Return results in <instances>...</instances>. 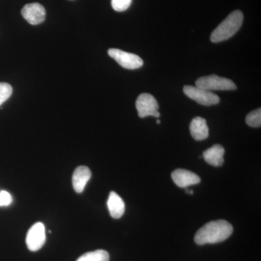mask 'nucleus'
Wrapping results in <instances>:
<instances>
[{"label": "nucleus", "mask_w": 261, "mask_h": 261, "mask_svg": "<svg viewBox=\"0 0 261 261\" xmlns=\"http://www.w3.org/2000/svg\"><path fill=\"white\" fill-rule=\"evenodd\" d=\"M233 233L232 225L225 220L213 221L204 225L197 231L195 242L197 245L221 243L227 240Z\"/></svg>", "instance_id": "nucleus-1"}, {"label": "nucleus", "mask_w": 261, "mask_h": 261, "mask_svg": "<svg viewBox=\"0 0 261 261\" xmlns=\"http://www.w3.org/2000/svg\"><path fill=\"white\" fill-rule=\"evenodd\" d=\"M243 20V12L240 10L233 11L212 32L211 36V42L219 43L232 37L241 28Z\"/></svg>", "instance_id": "nucleus-2"}, {"label": "nucleus", "mask_w": 261, "mask_h": 261, "mask_svg": "<svg viewBox=\"0 0 261 261\" xmlns=\"http://www.w3.org/2000/svg\"><path fill=\"white\" fill-rule=\"evenodd\" d=\"M195 84L196 87L211 92L214 90L229 91L237 89L236 84L232 81L215 74L201 77L196 81Z\"/></svg>", "instance_id": "nucleus-3"}, {"label": "nucleus", "mask_w": 261, "mask_h": 261, "mask_svg": "<svg viewBox=\"0 0 261 261\" xmlns=\"http://www.w3.org/2000/svg\"><path fill=\"white\" fill-rule=\"evenodd\" d=\"M136 108L140 118L161 116L159 111V105L155 98L148 93L141 94L136 101Z\"/></svg>", "instance_id": "nucleus-4"}, {"label": "nucleus", "mask_w": 261, "mask_h": 261, "mask_svg": "<svg viewBox=\"0 0 261 261\" xmlns=\"http://www.w3.org/2000/svg\"><path fill=\"white\" fill-rule=\"evenodd\" d=\"M183 90L187 97L202 106H214L219 104L220 102L219 96L213 93L211 91L199 88L196 86H185Z\"/></svg>", "instance_id": "nucleus-5"}, {"label": "nucleus", "mask_w": 261, "mask_h": 261, "mask_svg": "<svg viewBox=\"0 0 261 261\" xmlns=\"http://www.w3.org/2000/svg\"><path fill=\"white\" fill-rule=\"evenodd\" d=\"M108 55L126 69H137L144 64V62L140 57L121 49H110L108 50Z\"/></svg>", "instance_id": "nucleus-6"}, {"label": "nucleus", "mask_w": 261, "mask_h": 261, "mask_svg": "<svg viewBox=\"0 0 261 261\" xmlns=\"http://www.w3.org/2000/svg\"><path fill=\"white\" fill-rule=\"evenodd\" d=\"M46 241L45 227L41 222L33 225L27 233V247L31 251L35 252L40 250Z\"/></svg>", "instance_id": "nucleus-7"}, {"label": "nucleus", "mask_w": 261, "mask_h": 261, "mask_svg": "<svg viewBox=\"0 0 261 261\" xmlns=\"http://www.w3.org/2000/svg\"><path fill=\"white\" fill-rule=\"evenodd\" d=\"M22 16L32 25L43 23L46 18L45 8L39 3L25 5L21 10Z\"/></svg>", "instance_id": "nucleus-8"}, {"label": "nucleus", "mask_w": 261, "mask_h": 261, "mask_svg": "<svg viewBox=\"0 0 261 261\" xmlns=\"http://www.w3.org/2000/svg\"><path fill=\"white\" fill-rule=\"evenodd\" d=\"M173 181L181 188H187L191 185H197L201 181L196 173L185 169H176L171 173Z\"/></svg>", "instance_id": "nucleus-9"}, {"label": "nucleus", "mask_w": 261, "mask_h": 261, "mask_svg": "<svg viewBox=\"0 0 261 261\" xmlns=\"http://www.w3.org/2000/svg\"><path fill=\"white\" fill-rule=\"evenodd\" d=\"M92 173L87 166H80L75 168L72 178V182L73 189L77 193H82L84 192V188L90 179Z\"/></svg>", "instance_id": "nucleus-10"}, {"label": "nucleus", "mask_w": 261, "mask_h": 261, "mask_svg": "<svg viewBox=\"0 0 261 261\" xmlns=\"http://www.w3.org/2000/svg\"><path fill=\"white\" fill-rule=\"evenodd\" d=\"M192 137L197 141L206 140L209 136L208 126L206 120L201 117L193 118L190 126Z\"/></svg>", "instance_id": "nucleus-11"}, {"label": "nucleus", "mask_w": 261, "mask_h": 261, "mask_svg": "<svg viewBox=\"0 0 261 261\" xmlns=\"http://www.w3.org/2000/svg\"><path fill=\"white\" fill-rule=\"evenodd\" d=\"M224 153L225 149L222 146L215 145L210 148L206 149L203 152V158L206 163L215 167H219L222 166L224 162Z\"/></svg>", "instance_id": "nucleus-12"}, {"label": "nucleus", "mask_w": 261, "mask_h": 261, "mask_svg": "<svg viewBox=\"0 0 261 261\" xmlns=\"http://www.w3.org/2000/svg\"><path fill=\"white\" fill-rule=\"evenodd\" d=\"M108 211L113 219H118L125 212V203L121 197L115 192L110 193L107 202Z\"/></svg>", "instance_id": "nucleus-13"}, {"label": "nucleus", "mask_w": 261, "mask_h": 261, "mask_svg": "<svg viewBox=\"0 0 261 261\" xmlns=\"http://www.w3.org/2000/svg\"><path fill=\"white\" fill-rule=\"evenodd\" d=\"M110 255L104 250H97L89 252L79 257L76 261H109Z\"/></svg>", "instance_id": "nucleus-14"}, {"label": "nucleus", "mask_w": 261, "mask_h": 261, "mask_svg": "<svg viewBox=\"0 0 261 261\" xmlns=\"http://www.w3.org/2000/svg\"><path fill=\"white\" fill-rule=\"evenodd\" d=\"M246 123L248 126L257 128L261 126V109L255 110L247 115L246 117Z\"/></svg>", "instance_id": "nucleus-15"}, {"label": "nucleus", "mask_w": 261, "mask_h": 261, "mask_svg": "<svg viewBox=\"0 0 261 261\" xmlns=\"http://www.w3.org/2000/svg\"><path fill=\"white\" fill-rule=\"evenodd\" d=\"M13 94V88L9 84L0 83V106L6 102Z\"/></svg>", "instance_id": "nucleus-16"}, {"label": "nucleus", "mask_w": 261, "mask_h": 261, "mask_svg": "<svg viewBox=\"0 0 261 261\" xmlns=\"http://www.w3.org/2000/svg\"><path fill=\"white\" fill-rule=\"evenodd\" d=\"M132 0H111L113 10L117 12L125 11L129 8Z\"/></svg>", "instance_id": "nucleus-17"}, {"label": "nucleus", "mask_w": 261, "mask_h": 261, "mask_svg": "<svg viewBox=\"0 0 261 261\" xmlns=\"http://www.w3.org/2000/svg\"><path fill=\"white\" fill-rule=\"evenodd\" d=\"M13 202V198L10 195L9 192L7 191L0 192V206L5 207V206L10 205Z\"/></svg>", "instance_id": "nucleus-18"}, {"label": "nucleus", "mask_w": 261, "mask_h": 261, "mask_svg": "<svg viewBox=\"0 0 261 261\" xmlns=\"http://www.w3.org/2000/svg\"><path fill=\"white\" fill-rule=\"evenodd\" d=\"M157 123L158 124H160V123H161V121H160V120H158Z\"/></svg>", "instance_id": "nucleus-19"}]
</instances>
